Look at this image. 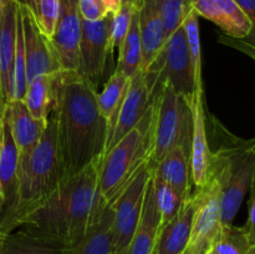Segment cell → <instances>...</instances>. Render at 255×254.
Listing matches in <instances>:
<instances>
[{"label": "cell", "instance_id": "6da1fadb", "mask_svg": "<svg viewBox=\"0 0 255 254\" xmlns=\"http://www.w3.org/2000/svg\"><path fill=\"white\" fill-rule=\"evenodd\" d=\"M50 115L55 122L65 178L102 161L106 148L107 121L100 114L97 91L89 80L77 71L57 72Z\"/></svg>", "mask_w": 255, "mask_h": 254}, {"label": "cell", "instance_id": "7a4b0ae2", "mask_svg": "<svg viewBox=\"0 0 255 254\" xmlns=\"http://www.w3.org/2000/svg\"><path fill=\"white\" fill-rule=\"evenodd\" d=\"M100 164L101 161L95 162L62 179L50 198L20 228L74 247L107 207L99 192Z\"/></svg>", "mask_w": 255, "mask_h": 254}, {"label": "cell", "instance_id": "3957f363", "mask_svg": "<svg viewBox=\"0 0 255 254\" xmlns=\"http://www.w3.org/2000/svg\"><path fill=\"white\" fill-rule=\"evenodd\" d=\"M51 115L41 139L29 153L19 154L14 193L0 212V236L16 231L25 219L50 198L64 179Z\"/></svg>", "mask_w": 255, "mask_h": 254}, {"label": "cell", "instance_id": "277c9868", "mask_svg": "<svg viewBox=\"0 0 255 254\" xmlns=\"http://www.w3.org/2000/svg\"><path fill=\"white\" fill-rule=\"evenodd\" d=\"M223 143L212 151L211 173L221 187L222 226L233 224L247 192L254 186V139H241L222 126Z\"/></svg>", "mask_w": 255, "mask_h": 254}, {"label": "cell", "instance_id": "5b68a950", "mask_svg": "<svg viewBox=\"0 0 255 254\" xmlns=\"http://www.w3.org/2000/svg\"><path fill=\"white\" fill-rule=\"evenodd\" d=\"M154 99L141 121L105 153L99 169V192L111 206L139 167L151 161L153 146Z\"/></svg>", "mask_w": 255, "mask_h": 254}, {"label": "cell", "instance_id": "8992f818", "mask_svg": "<svg viewBox=\"0 0 255 254\" xmlns=\"http://www.w3.org/2000/svg\"><path fill=\"white\" fill-rule=\"evenodd\" d=\"M192 112L189 104L164 82L154 95L153 146L151 163L159 161L174 147L189 151Z\"/></svg>", "mask_w": 255, "mask_h": 254}, {"label": "cell", "instance_id": "52a82bcc", "mask_svg": "<svg viewBox=\"0 0 255 254\" xmlns=\"http://www.w3.org/2000/svg\"><path fill=\"white\" fill-rule=\"evenodd\" d=\"M144 75L153 95L167 82L188 104L193 100L197 94L196 81L183 26L166 40L153 62L144 70Z\"/></svg>", "mask_w": 255, "mask_h": 254}, {"label": "cell", "instance_id": "ba28073f", "mask_svg": "<svg viewBox=\"0 0 255 254\" xmlns=\"http://www.w3.org/2000/svg\"><path fill=\"white\" fill-rule=\"evenodd\" d=\"M151 164L148 161L139 167L111 204L114 212L112 254L127 253L141 217L144 194L151 179Z\"/></svg>", "mask_w": 255, "mask_h": 254}, {"label": "cell", "instance_id": "9c48e42d", "mask_svg": "<svg viewBox=\"0 0 255 254\" xmlns=\"http://www.w3.org/2000/svg\"><path fill=\"white\" fill-rule=\"evenodd\" d=\"M193 219L191 234L183 254H204L214 246L222 228L221 187L214 177L209 176L203 188L194 193Z\"/></svg>", "mask_w": 255, "mask_h": 254}, {"label": "cell", "instance_id": "30bf717a", "mask_svg": "<svg viewBox=\"0 0 255 254\" xmlns=\"http://www.w3.org/2000/svg\"><path fill=\"white\" fill-rule=\"evenodd\" d=\"M112 14L96 21L81 19L77 72L97 89L109 57V31Z\"/></svg>", "mask_w": 255, "mask_h": 254}, {"label": "cell", "instance_id": "8fae6325", "mask_svg": "<svg viewBox=\"0 0 255 254\" xmlns=\"http://www.w3.org/2000/svg\"><path fill=\"white\" fill-rule=\"evenodd\" d=\"M17 12L21 22L27 81L39 75H51L61 71V65L51 39L42 34L34 14L26 6L19 4Z\"/></svg>", "mask_w": 255, "mask_h": 254}, {"label": "cell", "instance_id": "7c38bea8", "mask_svg": "<svg viewBox=\"0 0 255 254\" xmlns=\"http://www.w3.org/2000/svg\"><path fill=\"white\" fill-rule=\"evenodd\" d=\"M60 9L51 42L56 50L61 70L77 71L81 14L79 0H59Z\"/></svg>", "mask_w": 255, "mask_h": 254}, {"label": "cell", "instance_id": "4fadbf2b", "mask_svg": "<svg viewBox=\"0 0 255 254\" xmlns=\"http://www.w3.org/2000/svg\"><path fill=\"white\" fill-rule=\"evenodd\" d=\"M154 95L149 89L144 71L139 70L129 79L128 89L120 109L114 131L107 141L105 153L110 151L127 132L131 131L141 121L142 117L151 107Z\"/></svg>", "mask_w": 255, "mask_h": 254}, {"label": "cell", "instance_id": "5bb4252c", "mask_svg": "<svg viewBox=\"0 0 255 254\" xmlns=\"http://www.w3.org/2000/svg\"><path fill=\"white\" fill-rule=\"evenodd\" d=\"M192 112V137L189 147V166L192 183L197 189L203 188L209 179L212 149L207 136L206 110L202 92H197L189 102Z\"/></svg>", "mask_w": 255, "mask_h": 254}, {"label": "cell", "instance_id": "9a60e30c", "mask_svg": "<svg viewBox=\"0 0 255 254\" xmlns=\"http://www.w3.org/2000/svg\"><path fill=\"white\" fill-rule=\"evenodd\" d=\"M16 17L17 2L15 0H5L0 15V100L2 104L11 102L14 92Z\"/></svg>", "mask_w": 255, "mask_h": 254}, {"label": "cell", "instance_id": "2e32d148", "mask_svg": "<svg viewBox=\"0 0 255 254\" xmlns=\"http://www.w3.org/2000/svg\"><path fill=\"white\" fill-rule=\"evenodd\" d=\"M198 16L206 17L234 39H244L253 32L254 22L234 0H191Z\"/></svg>", "mask_w": 255, "mask_h": 254}, {"label": "cell", "instance_id": "e0dca14e", "mask_svg": "<svg viewBox=\"0 0 255 254\" xmlns=\"http://www.w3.org/2000/svg\"><path fill=\"white\" fill-rule=\"evenodd\" d=\"M194 203L193 193L184 199L176 216L159 229L152 254H183L191 234Z\"/></svg>", "mask_w": 255, "mask_h": 254}, {"label": "cell", "instance_id": "ac0fdd59", "mask_svg": "<svg viewBox=\"0 0 255 254\" xmlns=\"http://www.w3.org/2000/svg\"><path fill=\"white\" fill-rule=\"evenodd\" d=\"M153 176L174 189L183 199L191 196V166L189 151L184 147H174L159 161L151 163Z\"/></svg>", "mask_w": 255, "mask_h": 254}, {"label": "cell", "instance_id": "d6986e66", "mask_svg": "<svg viewBox=\"0 0 255 254\" xmlns=\"http://www.w3.org/2000/svg\"><path fill=\"white\" fill-rule=\"evenodd\" d=\"M10 131L19 154L29 153L36 147L46 128L47 121L35 119L22 100H12L6 104Z\"/></svg>", "mask_w": 255, "mask_h": 254}, {"label": "cell", "instance_id": "ffe728a7", "mask_svg": "<svg viewBox=\"0 0 255 254\" xmlns=\"http://www.w3.org/2000/svg\"><path fill=\"white\" fill-rule=\"evenodd\" d=\"M138 27L141 37V70L153 62L166 42L164 29L154 0H142L138 7Z\"/></svg>", "mask_w": 255, "mask_h": 254}, {"label": "cell", "instance_id": "44dd1931", "mask_svg": "<svg viewBox=\"0 0 255 254\" xmlns=\"http://www.w3.org/2000/svg\"><path fill=\"white\" fill-rule=\"evenodd\" d=\"M17 162H19V151L12 138L10 131L9 114L6 104H4L0 119V198H1V209L11 199L15 187V176H16ZM0 209V212H1Z\"/></svg>", "mask_w": 255, "mask_h": 254}, {"label": "cell", "instance_id": "7402d4cb", "mask_svg": "<svg viewBox=\"0 0 255 254\" xmlns=\"http://www.w3.org/2000/svg\"><path fill=\"white\" fill-rule=\"evenodd\" d=\"M158 231L159 212L152 181L149 179L146 194H144L141 217H139L138 224H137L126 254H152Z\"/></svg>", "mask_w": 255, "mask_h": 254}, {"label": "cell", "instance_id": "603a6c76", "mask_svg": "<svg viewBox=\"0 0 255 254\" xmlns=\"http://www.w3.org/2000/svg\"><path fill=\"white\" fill-rule=\"evenodd\" d=\"M71 247L21 228L0 236V254H69Z\"/></svg>", "mask_w": 255, "mask_h": 254}, {"label": "cell", "instance_id": "cb8c5ba5", "mask_svg": "<svg viewBox=\"0 0 255 254\" xmlns=\"http://www.w3.org/2000/svg\"><path fill=\"white\" fill-rule=\"evenodd\" d=\"M112 207L107 206L69 254H112Z\"/></svg>", "mask_w": 255, "mask_h": 254}, {"label": "cell", "instance_id": "d4e9b609", "mask_svg": "<svg viewBox=\"0 0 255 254\" xmlns=\"http://www.w3.org/2000/svg\"><path fill=\"white\" fill-rule=\"evenodd\" d=\"M129 79L122 72L115 70L114 74L109 77L105 89L97 94V106L101 116L107 121V141L111 137L112 131L116 125L117 116L122 106L127 89H128ZM106 149V148H105Z\"/></svg>", "mask_w": 255, "mask_h": 254}, {"label": "cell", "instance_id": "484cf974", "mask_svg": "<svg viewBox=\"0 0 255 254\" xmlns=\"http://www.w3.org/2000/svg\"><path fill=\"white\" fill-rule=\"evenodd\" d=\"M55 76L56 74L39 75L27 84L22 101L35 119L47 121L51 114L54 105Z\"/></svg>", "mask_w": 255, "mask_h": 254}, {"label": "cell", "instance_id": "4316f807", "mask_svg": "<svg viewBox=\"0 0 255 254\" xmlns=\"http://www.w3.org/2000/svg\"><path fill=\"white\" fill-rule=\"evenodd\" d=\"M119 60L115 70L122 72L127 77H132L141 70L142 47L138 27V7H134L132 11L128 31L119 47Z\"/></svg>", "mask_w": 255, "mask_h": 254}, {"label": "cell", "instance_id": "83f0119b", "mask_svg": "<svg viewBox=\"0 0 255 254\" xmlns=\"http://www.w3.org/2000/svg\"><path fill=\"white\" fill-rule=\"evenodd\" d=\"M213 247L217 254H249L255 248V234L246 227L222 226Z\"/></svg>", "mask_w": 255, "mask_h": 254}, {"label": "cell", "instance_id": "f1b7e54d", "mask_svg": "<svg viewBox=\"0 0 255 254\" xmlns=\"http://www.w3.org/2000/svg\"><path fill=\"white\" fill-rule=\"evenodd\" d=\"M198 15L192 9L187 17L184 19L183 26L186 35L187 47H188L189 57H191L192 67L194 72V81H196V91L204 94L203 79H202V52H201V34H199Z\"/></svg>", "mask_w": 255, "mask_h": 254}, {"label": "cell", "instance_id": "f546056e", "mask_svg": "<svg viewBox=\"0 0 255 254\" xmlns=\"http://www.w3.org/2000/svg\"><path fill=\"white\" fill-rule=\"evenodd\" d=\"M152 186H153L154 197L159 212V229L163 228L181 208L184 199L174 191L172 187L164 183L156 176L151 174Z\"/></svg>", "mask_w": 255, "mask_h": 254}, {"label": "cell", "instance_id": "4dcf8cb0", "mask_svg": "<svg viewBox=\"0 0 255 254\" xmlns=\"http://www.w3.org/2000/svg\"><path fill=\"white\" fill-rule=\"evenodd\" d=\"M164 29L166 40L179 29L193 6L191 0H154Z\"/></svg>", "mask_w": 255, "mask_h": 254}, {"label": "cell", "instance_id": "1f68e13d", "mask_svg": "<svg viewBox=\"0 0 255 254\" xmlns=\"http://www.w3.org/2000/svg\"><path fill=\"white\" fill-rule=\"evenodd\" d=\"M134 7L131 5L122 4L121 9L111 16V22H110V31H109V46L110 51L121 46L127 31H128L129 22H131L132 11Z\"/></svg>", "mask_w": 255, "mask_h": 254}, {"label": "cell", "instance_id": "d6a6232c", "mask_svg": "<svg viewBox=\"0 0 255 254\" xmlns=\"http://www.w3.org/2000/svg\"><path fill=\"white\" fill-rule=\"evenodd\" d=\"M59 0H37L35 19L44 35L51 39L59 17Z\"/></svg>", "mask_w": 255, "mask_h": 254}, {"label": "cell", "instance_id": "836d02e7", "mask_svg": "<svg viewBox=\"0 0 255 254\" xmlns=\"http://www.w3.org/2000/svg\"><path fill=\"white\" fill-rule=\"evenodd\" d=\"M79 9L82 19L89 21H96L109 15L102 10L97 0H79Z\"/></svg>", "mask_w": 255, "mask_h": 254}, {"label": "cell", "instance_id": "e575fe53", "mask_svg": "<svg viewBox=\"0 0 255 254\" xmlns=\"http://www.w3.org/2000/svg\"><path fill=\"white\" fill-rule=\"evenodd\" d=\"M100 6L106 14H116L122 6V0H97Z\"/></svg>", "mask_w": 255, "mask_h": 254}, {"label": "cell", "instance_id": "d590c367", "mask_svg": "<svg viewBox=\"0 0 255 254\" xmlns=\"http://www.w3.org/2000/svg\"><path fill=\"white\" fill-rule=\"evenodd\" d=\"M247 14V16L254 22L255 20V0H234Z\"/></svg>", "mask_w": 255, "mask_h": 254}, {"label": "cell", "instance_id": "8d00e7d4", "mask_svg": "<svg viewBox=\"0 0 255 254\" xmlns=\"http://www.w3.org/2000/svg\"><path fill=\"white\" fill-rule=\"evenodd\" d=\"M19 5H22V6H26L32 14L35 15L36 12V6H37V0H15Z\"/></svg>", "mask_w": 255, "mask_h": 254}, {"label": "cell", "instance_id": "74e56055", "mask_svg": "<svg viewBox=\"0 0 255 254\" xmlns=\"http://www.w3.org/2000/svg\"><path fill=\"white\" fill-rule=\"evenodd\" d=\"M122 4L131 5L133 7H139V5L142 4V0H122Z\"/></svg>", "mask_w": 255, "mask_h": 254}, {"label": "cell", "instance_id": "f35d334b", "mask_svg": "<svg viewBox=\"0 0 255 254\" xmlns=\"http://www.w3.org/2000/svg\"><path fill=\"white\" fill-rule=\"evenodd\" d=\"M204 254H217V253H216V251H214V247H212V248L208 249V251H207Z\"/></svg>", "mask_w": 255, "mask_h": 254}, {"label": "cell", "instance_id": "ab89813d", "mask_svg": "<svg viewBox=\"0 0 255 254\" xmlns=\"http://www.w3.org/2000/svg\"><path fill=\"white\" fill-rule=\"evenodd\" d=\"M4 4H5V0H0V15H1V11H2V7H4Z\"/></svg>", "mask_w": 255, "mask_h": 254}, {"label": "cell", "instance_id": "60d3db41", "mask_svg": "<svg viewBox=\"0 0 255 254\" xmlns=\"http://www.w3.org/2000/svg\"><path fill=\"white\" fill-rule=\"evenodd\" d=\"M2 106H4V104L1 102V100H0V119H1V111H2Z\"/></svg>", "mask_w": 255, "mask_h": 254}]
</instances>
